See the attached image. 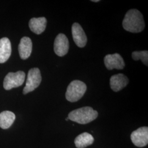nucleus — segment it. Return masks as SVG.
<instances>
[{"instance_id": "a211bd4d", "label": "nucleus", "mask_w": 148, "mask_h": 148, "mask_svg": "<svg viewBox=\"0 0 148 148\" xmlns=\"http://www.w3.org/2000/svg\"><path fill=\"white\" fill-rule=\"evenodd\" d=\"M69 118H68V117H67V118H66V119H65V120H66V121H68V120H69Z\"/></svg>"}, {"instance_id": "ddd939ff", "label": "nucleus", "mask_w": 148, "mask_h": 148, "mask_svg": "<svg viewBox=\"0 0 148 148\" xmlns=\"http://www.w3.org/2000/svg\"><path fill=\"white\" fill-rule=\"evenodd\" d=\"M12 52L11 43L7 37L0 39V63H4L10 57Z\"/></svg>"}, {"instance_id": "39448f33", "label": "nucleus", "mask_w": 148, "mask_h": 148, "mask_svg": "<svg viewBox=\"0 0 148 148\" xmlns=\"http://www.w3.org/2000/svg\"><path fill=\"white\" fill-rule=\"evenodd\" d=\"M25 79V74L22 71L16 73H9L5 76L3 81V87L5 90L19 87L23 84Z\"/></svg>"}, {"instance_id": "423d86ee", "label": "nucleus", "mask_w": 148, "mask_h": 148, "mask_svg": "<svg viewBox=\"0 0 148 148\" xmlns=\"http://www.w3.org/2000/svg\"><path fill=\"white\" fill-rule=\"evenodd\" d=\"M132 143L138 147H144L148 145V128L142 127L133 131L131 135Z\"/></svg>"}, {"instance_id": "f8f14e48", "label": "nucleus", "mask_w": 148, "mask_h": 148, "mask_svg": "<svg viewBox=\"0 0 148 148\" xmlns=\"http://www.w3.org/2000/svg\"><path fill=\"white\" fill-rule=\"evenodd\" d=\"M47 22V19L45 17L33 18L30 20L29 26L34 33L40 35L45 30Z\"/></svg>"}, {"instance_id": "9d476101", "label": "nucleus", "mask_w": 148, "mask_h": 148, "mask_svg": "<svg viewBox=\"0 0 148 148\" xmlns=\"http://www.w3.org/2000/svg\"><path fill=\"white\" fill-rule=\"evenodd\" d=\"M129 83L127 76L122 74H116L112 76L110 79V85L114 92H119L124 88Z\"/></svg>"}, {"instance_id": "f3484780", "label": "nucleus", "mask_w": 148, "mask_h": 148, "mask_svg": "<svg viewBox=\"0 0 148 148\" xmlns=\"http://www.w3.org/2000/svg\"><path fill=\"white\" fill-rule=\"evenodd\" d=\"M92 1L93 2H99L100 1H99V0H92Z\"/></svg>"}, {"instance_id": "4468645a", "label": "nucleus", "mask_w": 148, "mask_h": 148, "mask_svg": "<svg viewBox=\"0 0 148 148\" xmlns=\"http://www.w3.org/2000/svg\"><path fill=\"white\" fill-rule=\"evenodd\" d=\"M94 142V138L90 133L84 132L80 134L75 139V146L77 148H85Z\"/></svg>"}, {"instance_id": "0eeeda50", "label": "nucleus", "mask_w": 148, "mask_h": 148, "mask_svg": "<svg viewBox=\"0 0 148 148\" xmlns=\"http://www.w3.org/2000/svg\"><path fill=\"white\" fill-rule=\"evenodd\" d=\"M69 49V42L67 37L63 34H59L55 39L54 42V51L59 57L66 55Z\"/></svg>"}, {"instance_id": "dca6fc26", "label": "nucleus", "mask_w": 148, "mask_h": 148, "mask_svg": "<svg viewBox=\"0 0 148 148\" xmlns=\"http://www.w3.org/2000/svg\"><path fill=\"white\" fill-rule=\"evenodd\" d=\"M132 57L134 60H141L143 63L148 66V52L147 51H134L132 54Z\"/></svg>"}, {"instance_id": "9b49d317", "label": "nucleus", "mask_w": 148, "mask_h": 148, "mask_svg": "<svg viewBox=\"0 0 148 148\" xmlns=\"http://www.w3.org/2000/svg\"><path fill=\"white\" fill-rule=\"evenodd\" d=\"M32 49V40L28 37L21 38L18 46V51L21 58L23 60L28 58L31 55Z\"/></svg>"}, {"instance_id": "1a4fd4ad", "label": "nucleus", "mask_w": 148, "mask_h": 148, "mask_svg": "<svg viewBox=\"0 0 148 148\" xmlns=\"http://www.w3.org/2000/svg\"><path fill=\"white\" fill-rule=\"evenodd\" d=\"M71 32L74 42L77 46L84 47L87 42V37L82 27L79 23H75L72 25Z\"/></svg>"}, {"instance_id": "f257e3e1", "label": "nucleus", "mask_w": 148, "mask_h": 148, "mask_svg": "<svg viewBox=\"0 0 148 148\" xmlns=\"http://www.w3.org/2000/svg\"><path fill=\"white\" fill-rule=\"evenodd\" d=\"M122 27L125 30L132 33L142 32L145 28L143 15L136 9L127 11L122 21Z\"/></svg>"}, {"instance_id": "2eb2a0df", "label": "nucleus", "mask_w": 148, "mask_h": 148, "mask_svg": "<svg viewBox=\"0 0 148 148\" xmlns=\"http://www.w3.org/2000/svg\"><path fill=\"white\" fill-rule=\"evenodd\" d=\"M16 119L15 114L10 111H5L0 114V127L7 129L11 127Z\"/></svg>"}, {"instance_id": "6e6552de", "label": "nucleus", "mask_w": 148, "mask_h": 148, "mask_svg": "<svg viewBox=\"0 0 148 148\" xmlns=\"http://www.w3.org/2000/svg\"><path fill=\"white\" fill-rule=\"evenodd\" d=\"M104 61L106 68L109 70L114 69L122 70L125 66L123 59L121 55L118 53L106 55Z\"/></svg>"}, {"instance_id": "20e7f679", "label": "nucleus", "mask_w": 148, "mask_h": 148, "mask_svg": "<svg viewBox=\"0 0 148 148\" xmlns=\"http://www.w3.org/2000/svg\"><path fill=\"white\" fill-rule=\"evenodd\" d=\"M41 81L42 77L39 69L34 68L30 69L28 72L26 85L23 89V94L27 95L34 90L40 86Z\"/></svg>"}, {"instance_id": "f03ea898", "label": "nucleus", "mask_w": 148, "mask_h": 148, "mask_svg": "<svg viewBox=\"0 0 148 148\" xmlns=\"http://www.w3.org/2000/svg\"><path fill=\"white\" fill-rule=\"evenodd\" d=\"M98 115V112L92 108L85 106L71 111L68 115V118L73 121L85 125L95 120Z\"/></svg>"}, {"instance_id": "7ed1b4c3", "label": "nucleus", "mask_w": 148, "mask_h": 148, "mask_svg": "<svg viewBox=\"0 0 148 148\" xmlns=\"http://www.w3.org/2000/svg\"><path fill=\"white\" fill-rule=\"evenodd\" d=\"M87 86L79 80H74L69 84L65 93L67 101L74 103L79 99L85 95Z\"/></svg>"}]
</instances>
